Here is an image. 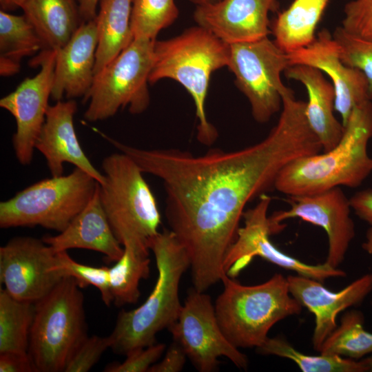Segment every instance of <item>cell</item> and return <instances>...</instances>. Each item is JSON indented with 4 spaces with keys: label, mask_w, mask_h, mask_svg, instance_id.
<instances>
[{
    "label": "cell",
    "mask_w": 372,
    "mask_h": 372,
    "mask_svg": "<svg viewBox=\"0 0 372 372\" xmlns=\"http://www.w3.org/2000/svg\"><path fill=\"white\" fill-rule=\"evenodd\" d=\"M362 248L372 255V227H370L366 232V241L362 244Z\"/></svg>",
    "instance_id": "obj_42"
},
{
    "label": "cell",
    "mask_w": 372,
    "mask_h": 372,
    "mask_svg": "<svg viewBox=\"0 0 372 372\" xmlns=\"http://www.w3.org/2000/svg\"><path fill=\"white\" fill-rule=\"evenodd\" d=\"M187 355L182 347L176 341L168 347L163 359L158 363L154 364L149 372H178L183 369Z\"/></svg>",
    "instance_id": "obj_37"
},
{
    "label": "cell",
    "mask_w": 372,
    "mask_h": 372,
    "mask_svg": "<svg viewBox=\"0 0 372 372\" xmlns=\"http://www.w3.org/2000/svg\"><path fill=\"white\" fill-rule=\"evenodd\" d=\"M56 56V50H42L31 63L40 66L39 72L25 78L14 90L0 99V107L15 119L17 129L12 145L16 158L22 165L31 163L35 143L45 120Z\"/></svg>",
    "instance_id": "obj_13"
},
{
    "label": "cell",
    "mask_w": 372,
    "mask_h": 372,
    "mask_svg": "<svg viewBox=\"0 0 372 372\" xmlns=\"http://www.w3.org/2000/svg\"><path fill=\"white\" fill-rule=\"evenodd\" d=\"M278 6V0H220L196 6L194 19L229 45L249 42L271 33L269 14Z\"/></svg>",
    "instance_id": "obj_17"
},
{
    "label": "cell",
    "mask_w": 372,
    "mask_h": 372,
    "mask_svg": "<svg viewBox=\"0 0 372 372\" xmlns=\"http://www.w3.org/2000/svg\"><path fill=\"white\" fill-rule=\"evenodd\" d=\"M76 1L79 3H79H82L84 0H76Z\"/></svg>",
    "instance_id": "obj_45"
},
{
    "label": "cell",
    "mask_w": 372,
    "mask_h": 372,
    "mask_svg": "<svg viewBox=\"0 0 372 372\" xmlns=\"http://www.w3.org/2000/svg\"><path fill=\"white\" fill-rule=\"evenodd\" d=\"M284 73L306 88L305 116L323 152L335 147L342 136L344 126L333 114L335 90L331 83L325 79L322 71L309 65H292Z\"/></svg>",
    "instance_id": "obj_22"
},
{
    "label": "cell",
    "mask_w": 372,
    "mask_h": 372,
    "mask_svg": "<svg viewBox=\"0 0 372 372\" xmlns=\"http://www.w3.org/2000/svg\"><path fill=\"white\" fill-rule=\"evenodd\" d=\"M78 282L63 278L34 302L28 353L38 372L64 371L87 336L84 298Z\"/></svg>",
    "instance_id": "obj_7"
},
{
    "label": "cell",
    "mask_w": 372,
    "mask_h": 372,
    "mask_svg": "<svg viewBox=\"0 0 372 372\" xmlns=\"http://www.w3.org/2000/svg\"><path fill=\"white\" fill-rule=\"evenodd\" d=\"M288 197L289 208L276 211L269 216L274 234L285 227L281 223L289 218H299L322 227L328 238V254L324 262L333 268H338L355 237L349 198L340 187Z\"/></svg>",
    "instance_id": "obj_14"
},
{
    "label": "cell",
    "mask_w": 372,
    "mask_h": 372,
    "mask_svg": "<svg viewBox=\"0 0 372 372\" xmlns=\"http://www.w3.org/2000/svg\"><path fill=\"white\" fill-rule=\"evenodd\" d=\"M167 329L187 357L201 372L214 371L218 358L226 357L239 369L248 366L247 357L225 336L209 295L191 289L177 320Z\"/></svg>",
    "instance_id": "obj_11"
},
{
    "label": "cell",
    "mask_w": 372,
    "mask_h": 372,
    "mask_svg": "<svg viewBox=\"0 0 372 372\" xmlns=\"http://www.w3.org/2000/svg\"><path fill=\"white\" fill-rule=\"evenodd\" d=\"M98 34L94 19L83 21L70 39L56 50L51 99H84L94 79Z\"/></svg>",
    "instance_id": "obj_20"
},
{
    "label": "cell",
    "mask_w": 372,
    "mask_h": 372,
    "mask_svg": "<svg viewBox=\"0 0 372 372\" xmlns=\"http://www.w3.org/2000/svg\"><path fill=\"white\" fill-rule=\"evenodd\" d=\"M154 253L158 278L154 287L140 307L121 311L109 335L110 349L126 355L132 350L156 343V335L178 318L182 305L179 285L189 267V256L170 230L158 232L149 242Z\"/></svg>",
    "instance_id": "obj_3"
},
{
    "label": "cell",
    "mask_w": 372,
    "mask_h": 372,
    "mask_svg": "<svg viewBox=\"0 0 372 372\" xmlns=\"http://www.w3.org/2000/svg\"><path fill=\"white\" fill-rule=\"evenodd\" d=\"M258 353L273 355L293 361L303 372H366L362 361L336 355H311L296 350L286 340L268 337L256 348Z\"/></svg>",
    "instance_id": "obj_29"
},
{
    "label": "cell",
    "mask_w": 372,
    "mask_h": 372,
    "mask_svg": "<svg viewBox=\"0 0 372 372\" xmlns=\"http://www.w3.org/2000/svg\"><path fill=\"white\" fill-rule=\"evenodd\" d=\"M26 0H0L1 10L8 12L21 8Z\"/></svg>",
    "instance_id": "obj_41"
},
{
    "label": "cell",
    "mask_w": 372,
    "mask_h": 372,
    "mask_svg": "<svg viewBox=\"0 0 372 372\" xmlns=\"http://www.w3.org/2000/svg\"><path fill=\"white\" fill-rule=\"evenodd\" d=\"M349 201L355 215L372 227V189L356 192Z\"/></svg>",
    "instance_id": "obj_39"
},
{
    "label": "cell",
    "mask_w": 372,
    "mask_h": 372,
    "mask_svg": "<svg viewBox=\"0 0 372 372\" xmlns=\"http://www.w3.org/2000/svg\"><path fill=\"white\" fill-rule=\"evenodd\" d=\"M189 1L196 4V6H202L209 3H213L220 0H188Z\"/></svg>",
    "instance_id": "obj_44"
},
{
    "label": "cell",
    "mask_w": 372,
    "mask_h": 372,
    "mask_svg": "<svg viewBox=\"0 0 372 372\" xmlns=\"http://www.w3.org/2000/svg\"><path fill=\"white\" fill-rule=\"evenodd\" d=\"M99 0H84L79 3V12L82 21H88L96 16V8Z\"/></svg>",
    "instance_id": "obj_40"
},
{
    "label": "cell",
    "mask_w": 372,
    "mask_h": 372,
    "mask_svg": "<svg viewBox=\"0 0 372 372\" xmlns=\"http://www.w3.org/2000/svg\"><path fill=\"white\" fill-rule=\"evenodd\" d=\"M371 137L369 100L353 109L335 147L291 161L279 173L274 188L287 196H300L340 186L358 187L372 172V158L367 152Z\"/></svg>",
    "instance_id": "obj_2"
},
{
    "label": "cell",
    "mask_w": 372,
    "mask_h": 372,
    "mask_svg": "<svg viewBox=\"0 0 372 372\" xmlns=\"http://www.w3.org/2000/svg\"><path fill=\"white\" fill-rule=\"evenodd\" d=\"M290 65L288 54L268 37L229 45L227 67L257 122L269 121L282 109V97L290 89L282 83L281 74Z\"/></svg>",
    "instance_id": "obj_10"
},
{
    "label": "cell",
    "mask_w": 372,
    "mask_h": 372,
    "mask_svg": "<svg viewBox=\"0 0 372 372\" xmlns=\"http://www.w3.org/2000/svg\"><path fill=\"white\" fill-rule=\"evenodd\" d=\"M76 0H26L23 15L41 39L44 50H58L83 22Z\"/></svg>",
    "instance_id": "obj_23"
},
{
    "label": "cell",
    "mask_w": 372,
    "mask_h": 372,
    "mask_svg": "<svg viewBox=\"0 0 372 372\" xmlns=\"http://www.w3.org/2000/svg\"><path fill=\"white\" fill-rule=\"evenodd\" d=\"M364 314L358 310L345 313L322 343L320 353L358 360L372 353V333L364 327Z\"/></svg>",
    "instance_id": "obj_28"
},
{
    "label": "cell",
    "mask_w": 372,
    "mask_h": 372,
    "mask_svg": "<svg viewBox=\"0 0 372 372\" xmlns=\"http://www.w3.org/2000/svg\"><path fill=\"white\" fill-rule=\"evenodd\" d=\"M96 23L98 45L94 75L114 59L133 41L132 0H99Z\"/></svg>",
    "instance_id": "obj_24"
},
{
    "label": "cell",
    "mask_w": 372,
    "mask_h": 372,
    "mask_svg": "<svg viewBox=\"0 0 372 372\" xmlns=\"http://www.w3.org/2000/svg\"><path fill=\"white\" fill-rule=\"evenodd\" d=\"M1 372H38L28 352L0 353Z\"/></svg>",
    "instance_id": "obj_38"
},
{
    "label": "cell",
    "mask_w": 372,
    "mask_h": 372,
    "mask_svg": "<svg viewBox=\"0 0 372 372\" xmlns=\"http://www.w3.org/2000/svg\"><path fill=\"white\" fill-rule=\"evenodd\" d=\"M156 40V39H155ZM135 38L95 76L83 101L89 102L84 118L103 121L125 107L139 114L149 104L147 83L154 61V41Z\"/></svg>",
    "instance_id": "obj_9"
},
{
    "label": "cell",
    "mask_w": 372,
    "mask_h": 372,
    "mask_svg": "<svg viewBox=\"0 0 372 372\" xmlns=\"http://www.w3.org/2000/svg\"><path fill=\"white\" fill-rule=\"evenodd\" d=\"M55 253L42 239H10L0 247L1 284L16 299L37 302L63 279L50 271Z\"/></svg>",
    "instance_id": "obj_15"
},
{
    "label": "cell",
    "mask_w": 372,
    "mask_h": 372,
    "mask_svg": "<svg viewBox=\"0 0 372 372\" xmlns=\"http://www.w3.org/2000/svg\"><path fill=\"white\" fill-rule=\"evenodd\" d=\"M76 110L74 99L50 105L35 149L44 156L52 176L63 175L64 164L68 163L86 172L101 185L105 180L103 173L92 165L77 138L74 125Z\"/></svg>",
    "instance_id": "obj_19"
},
{
    "label": "cell",
    "mask_w": 372,
    "mask_h": 372,
    "mask_svg": "<svg viewBox=\"0 0 372 372\" xmlns=\"http://www.w3.org/2000/svg\"><path fill=\"white\" fill-rule=\"evenodd\" d=\"M229 58V45L199 25L171 39L154 41L149 83L170 79L187 91L198 121L196 137L205 145H212L218 136L205 112L210 77L216 70L227 67Z\"/></svg>",
    "instance_id": "obj_4"
},
{
    "label": "cell",
    "mask_w": 372,
    "mask_h": 372,
    "mask_svg": "<svg viewBox=\"0 0 372 372\" xmlns=\"http://www.w3.org/2000/svg\"><path fill=\"white\" fill-rule=\"evenodd\" d=\"M42 240L54 252L89 249L103 254L107 262H116L124 251L102 206L99 183L90 202L68 227L59 234L45 236Z\"/></svg>",
    "instance_id": "obj_21"
},
{
    "label": "cell",
    "mask_w": 372,
    "mask_h": 372,
    "mask_svg": "<svg viewBox=\"0 0 372 372\" xmlns=\"http://www.w3.org/2000/svg\"><path fill=\"white\" fill-rule=\"evenodd\" d=\"M330 1L293 0L271 25L276 44L287 54L310 45Z\"/></svg>",
    "instance_id": "obj_25"
},
{
    "label": "cell",
    "mask_w": 372,
    "mask_h": 372,
    "mask_svg": "<svg viewBox=\"0 0 372 372\" xmlns=\"http://www.w3.org/2000/svg\"><path fill=\"white\" fill-rule=\"evenodd\" d=\"M110 347L109 336H87L70 359L64 372H87Z\"/></svg>",
    "instance_id": "obj_35"
},
{
    "label": "cell",
    "mask_w": 372,
    "mask_h": 372,
    "mask_svg": "<svg viewBox=\"0 0 372 372\" xmlns=\"http://www.w3.org/2000/svg\"><path fill=\"white\" fill-rule=\"evenodd\" d=\"M98 182L74 167L68 175L41 180L0 203V227L40 226L59 232L85 208Z\"/></svg>",
    "instance_id": "obj_8"
},
{
    "label": "cell",
    "mask_w": 372,
    "mask_h": 372,
    "mask_svg": "<svg viewBox=\"0 0 372 372\" xmlns=\"http://www.w3.org/2000/svg\"><path fill=\"white\" fill-rule=\"evenodd\" d=\"M102 169L101 202L116 238L123 247L149 256V242L159 232L161 214L144 173L121 152L105 157Z\"/></svg>",
    "instance_id": "obj_5"
},
{
    "label": "cell",
    "mask_w": 372,
    "mask_h": 372,
    "mask_svg": "<svg viewBox=\"0 0 372 372\" xmlns=\"http://www.w3.org/2000/svg\"><path fill=\"white\" fill-rule=\"evenodd\" d=\"M123 248L122 256L109 268L110 291L113 302L118 307L138 301L141 295L139 282L149 273L148 255Z\"/></svg>",
    "instance_id": "obj_30"
},
{
    "label": "cell",
    "mask_w": 372,
    "mask_h": 372,
    "mask_svg": "<svg viewBox=\"0 0 372 372\" xmlns=\"http://www.w3.org/2000/svg\"><path fill=\"white\" fill-rule=\"evenodd\" d=\"M178 16L174 0H132L131 29L134 39L155 40Z\"/></svg>",
    "instance_id": "obj_31"
},
{
    "label": "cell",
    "mask_w": 372,
    "mask_h": 372,
    "mask_svg": "<svg viewBox=\"0 0 372 372\" xmlns=\"http://www.w3.org/2000/svg\"><path fill=\"white\" fill-rule=\"evenodd\" d=\"M50 271L61 278H72L81 288L92 285L97 288L106 306L113 302L110 288L109 267H92L79 263L72 258L67 251L56 252Z\"/></svg>",
    "instance_id": "obj_32"
},
{
    "label": "cell",
    "mask_w": 372,
    "mask_h": 372,
    "mask_svg": "<svg viewBox=\"0 0 372 372\" xmlns=\"http://www.w3.org/2000/svg\"><path fill=\"white\" fill-rule=\"evenodd\" d=\"M260 197L255 207L245 211L244 225L239 227L236 238L225 256L223 269L229 277L236 276L255 256L322 283L329 278L346 276L344 271L325 262L307 264L279 250L270 240V236L274 234L267 214L271 198L265 194Z\"/></svg>",
    "instance_id": "obj_12"
},
{
    "label": "cell",
    "mask_w": 372,
    "mask_h": 372,
    "mask_svg": "<svg viewBox=\"0 0 372 372\" xmlns=\"http://www.w3.org/2000/svg\"><path fill=\"white\" fill-rule=\"evenodd\" d=\"M287 279L291 296L315 316L312 343L318 351L337 327L338 315L361 303L372 291V273L360 276L336 292L328 290L322 282L311 278L297 274Z\"/></svg>",
    "instance_id": "obj_18"
},
{
    "label": "cell",
    "mask_w": 372,
    "mask_h": 372,
    "mask_svg": "<svg viewBox=\"0 0 372 372\" xmlns=\"http://www.w3.org/2000/svg\"><path fill=\"white\" fill-rule=\"evenodd\" d=\"M337 42L342 60L351 67L360 70L365 76L369 87V96L372 99V41L353 36L341 26L333 33Z\"/></svg>",
    "instance_id": "obj_33"
},
{
    "label": "cell",
    "mask_w": 372,
    "mask_h": 372,
    "mask_svg": "<svg viewBox=\"0 0 372 372\" xmlns=\"http://www.w3.org/2000/svg\"><path fill=\"white\" fill-rule=\"evenodd\" d=\"M41 39L23 14L0 11V74H17L23 58L43 50Z\"/></svg>",
    "instance_id": "obj_26"
},
{
    "label": "cell",
    "mask_w": 372,
    "mask_h": 372,
    "mask_svg": "<svg viewBox=\"0 0 372 372\" xmlns=\"http://www.w3.org/2000/svg\"><path fill=\"white\" fill-rule=\"evenodd\" d=\"M288 56L291 65H309L328 75L335 90V110L343 126L355 107L370 100L365 76L343 62L339 46L327 30H322L310 45L289 53Z\"/></svg>",
    "instance_id": "obj_16"
},
{
    "label": "cell",
    "mask_w": 372,
    "mask_h": 372,
    "mask_svg": "<svg viewBox=\"0 0 372 372\" xmlns=\"http://www.w3.org/2000/svg\"><path fill=\"white\" fill-rule=\"evenodd\" d=\"M341 27L353 36L372 41V0L348 2Z\"/></svg>",
    "instance_id": "obj_34"
},
{
    "label": "cell",
    "mask_w": 372,
    "mask_h": 372,
    "mask_svg": "<svg viewBox=\"0 0 372 372\" xmlns=\"http://www.w3.org/2000/svg\"><path fill=\"white\" fill-rule=\"evenodd\" d=\"M34 302L20 300L0 290V353H27Z\"/></svg>",
    "instance_id": "obj_27"
},
{
    "label": "cell",
    "mask_w": 372,
    "mask_h": 372,
    "mask_svg": "<svg viewBox=\"0 0 372 372\" xmlns=\"http://www.w3.org/2000/svg\"><path fill=\"white\" fill-rule=\"evenodd\" d=\"M222 282L216 315L225 336L238 349L260 347L275 324L302 311V305L291 296L281 273L256 285H243L228 276Z\"/></svg>",
    "instance_id": "obj_6"
},
{
    "label": "cell",
    "mask_w": 372,
    "mask_h": 372,
    "mask_svg": "<svg viewBox=\"0 0 372 372\" xmlns=\"http://www.w3.org/2000/svg\"><path fill=\"white\" fill-rule=\"evenodd\" d=\"M305 106L294 96L285 97L269 134L236 151L211 149L196 156L174 148H138L104 135L144 174L162 181L166 219L189 256L197 291L204 292L227 276L224 260L246 205L274 187L279 173L291 161L322 151L307 121Z\"/></svg>",
    "instance_id": "obj_1"
},
{
    "label": "cell",
    "mask_w": 372,
    "mask_h": 372,
    "mask_svg": "<svg viewBox=\"0 0 372 372\" xmlns=\"http://www.w3.org/2000/svg\"><path fill=\"white\" fill-rule=\"evenodd\" d=\"M165 349V344H153L149 346L138 348L127 353L126 359L121 363H113L107 365L106 372H145L161 357Z\"/></svg>",
    "instance_id": "obj_36"
},
{
    "label": "cell",
    "mask_w": 372,
    "mask_h": 372,
    "mask_svg": "<svg viewBox=\"0 0 372 372\" xmlns=\"http://www.w3.org/2000/svg\"><path fill=\"white\" fill-rule=\"evenodd\" d=\"M365 366L366 371L372 372V355L361 360Z\"/></svg>",
    "instance_id": "obj_43"
}]
</instances>
